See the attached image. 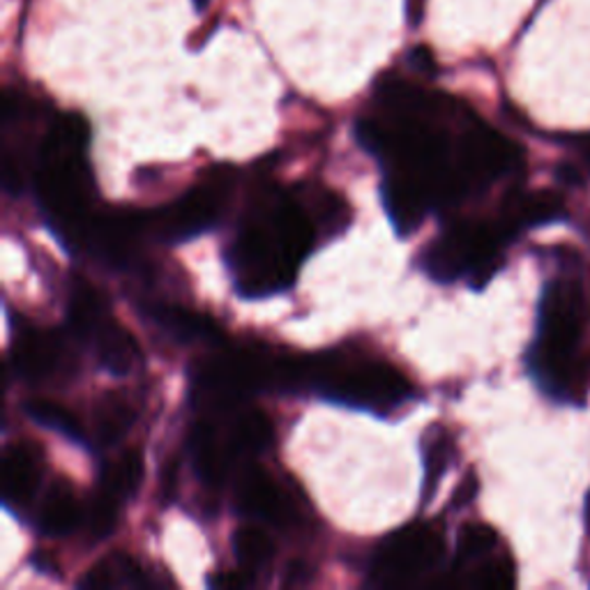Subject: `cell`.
I'll return each mask as SVG.
<instances>
[{"instance_id":"obj_27","label":"cell","mask_w":590,"mask_h":590,"mask_svg":"<svg viewBox=\"0 0 590 590\" xmlns=\"http://www.w3.org/2000/svg\"><path fill=\"white\" fill-rule=\"evenodd\" d=\"M475 492H478V482H475L473 475H468V478L463 480V484L455 492V505H466V503H471L473 496H475Z\"/></svg>"},{"instance_id":"obj_4","label":"cell","mask_w":590,"mask_h":590,"mask_svg":"<svg viewBox=\"0 0 590 590\" xmlns=\"http://www.w3.org/2000/svg\"><path fill=\"white\" fill-rule=\"evenodd\" d=\"M503 238V229L480 221H461L424 250L422 266L436 281L466 277L475 289H482L501 266Z\"/></svg>"},{"instance_id":"obj_32","label":"cell","mask_w":590,"mask_h":590,"mask_svg":"<svg viewBox=\"0 0 590 590\" xmlns=\"http://www.w3.org/2000/svg\"><path fill=\"white\" fill-rule=\"evenodd\" d=\"M586 517H588V523H590V496H588V505H586Z\"/></svg>"},{"instance_id":"obj_3","label":"cell","mask_w":590,"mask_h":590,"mask_svg":"<svg viewBox=\"0 0 590 590\" xmlns=\"http://www.w3.org/2000/svg\"><path fill=\"white\" fill-rule=\"evenodd\" d=\"M308 385L323 399L388 416L413 395V385L395 364L376 358L310 356Z\"/></svg>"},{"instance_id":"obj_5","label":"cell","mask_w":590,"mask_h":590,"mask_svg":"<svg viewBox=\"0 0 590 590\" xmlns=\"http://www.w3.org/2000/svg\"><path fill=\"white\" fill-rule=\"evenodd\" d=\"M445 554L438 523H411L385 540L374 556L372 577L376 586H411L434 573Z\"/></svg>"},{"instance_id":"obj_11","label":"cell","mask_w":590,"mask_h":590,"mask_svg":"<svg viewBox=\"0 0 590 590\" xmlns=\"http://www.w3.org/2000/svg\"><path fill=\"white\" fill-rule=\"evenodd\" d=\"M45 473L43 450L31 441H16L5 447L0 461V490L14 515H24L33 505Z\"/></svg>"},{"instance_id":"obj_21","label":"cell","mask_w":590,"mask_h":590,"mask_svg":"<svg viewBox=\"0 0 590 590\" xmlns=\"http://www.w3.org/2000/svg\"><path fill=\"white\" fill-rule=\"evenodd\" d=\"M233 554L248 575L266 569L275 558L273 538L258 526H242L233 533Z\"/></svg>"},{"instance_id":"obj_12","label":"cell","mask_w":590,"mask_h":590,"mask_svg":"<svg viewBox=\"0 0 590 590\" xmlns=\"http://www.w3.org/2000/svg\"><path fill=\"white\" fill-rule=\"evenodd\" d=\"M190 455L198 480L208 486H219L231 473L236 463V453L227 438V432H219L210 420L194 424L190 434Z\"/></svg>"},{"instance_id":"obj_31","label":"cell","mask_w":590,"mask_h":590,"mask_svg":"<svg viewBox=\"0 0 590 590\" xmlns=\"http://www.w3.org/2000/svg\"><path fill=\"white\" fill-rule=\"evenodd\" d=\"M192 3H194V8L201 12V10H206V8H208L210 0H192Z\"/></svg>"},{"instance_id":"obj_24","label":"cell","mask_w":590,"mask_h":590,"mask_svg":"<svg viewBox=\"0 0 590 590\" xmlns=\"http://www.w3.org/2000/svg\"><path fill=\"white\" fill-rule=\"evenodd\" d=\"M120 507H123V501L113 496L105 486L97 484V490L93 494V501L86 510V521H88V533L95 540H105L113 533V528L118 523Z\"/></svg>"},{"instance_id":"obj_20","label":"cell","mask_w":590,"mask_h":590,"mask_svg":"<svg viewBox=\"0 0 590 590\" xmlns=\"http://www.w3.org/2000/svg\"><path fill=\"white\" fill-rule=\"evenodd\" d=\"M24 411L39 426H47V430L65 436L74 443L88 441V434L84 432V424H81L79 418L63 404H58L53 399H31V401H26Z\"/></svg>"},{"instance_id":"obj_22","label":"cell","mask_w":590,"mask_h":590,"mask_svg":"<svg viewBox=\"0 0 590 590\" xmlns=\"http://www.w3.org/2000/svg\"><path fill=\"white\" fill-rule=\"evenodd\" d=\"M141 480H144V457H141L139 450H125L101 471L99 486H105V490L125 503L136 494Z\"/></svg>"},{"instance_id":"obj_17","label":"cell","mask_w":590,"mask_h":590,"mask_svg":"<svg viewBox=\"0 0 590 590\" xmlns=\"http://www.w3.org/2000/svg\"><path fill=\"white\" fill-rule=\"evenodd\" d=\"M150 575L144 565L136 563L130 554H111L88 569V575L79 581V588H146L150 586Z\"/></svg>"},{"instance_id":"obj_2","label":"cell","mask_w":590,"mask_h":590,"mask_svg":"<svg viewBox=\"0 0 590 590\" xmlns=\"http://www.w3.org/2000/svg\"><path fill=\"white\" fill-rule=\"evenodd\" d=\"M91 128L84 116L58 113L35 153L37 201L65 240L84 242L95 182L88 167Z\"/></svg>"},{"instance_id":"obj_14","label":"cell","mask_w":590,"mask_h":590,"mask_svg":"<svg viewBox=\"0 0 590 590\" xmlns=\"http://www.w3.org/2000/svg\"><path fill=\"white\" fill-rule=\"evenodd\" d=\"M91 349L97 356V362L111 372L113 376H128L132 374L141 362V349L132 333L111 316L95 337L88 341Z\"/></svg>"},{"instance_id":"obj_9","label":"cell","mask_w":590,"mask_h":590,"mask_svg":"<svg viewBox=\"0 0 590 590\" xmlns=\"http://www.w3.org/2000/svg\"><path fill=\"white\" fill-rule=\"evenodd\" d=\"M12 368L33 385L63 383L76 372V356L72 344L60 333L28 325L14 335Z\"/></svg>"},{"instance_id":"obj_1","label":"cell","mask_w":590,"mask_h":590,"mask_svg":"<svg viewBox=\"0 0 590 590\" xmlns=\"http://www.w3.org/2000/svg\"><path fill=\"white\" fill-rule=\"evenodd\" d=\"M316 240V221L287 192L261 194L227 252L238 293L248 298L289 289Z\"/></svg>"},{"instance_id":"obj_26","label":"cell","mask_w":590,"mask_h":590,"mask_svg":"<svg viewBox=\"0 0 590 590\" xmlns=\"http://www.w3.org/2000/svg\"><path fill=\"white\" fill-rule=\"evenodd\" d=\"M468 583L482 590H505L515 586V563L510 556H490L484 558L475 569Z\"/></svg>"},{"instance_id":"obj_7","label":"cell","mask_w":590,"mask_h":590,"mask_svg":"<svg viewBox=\"0 0 590 590\" xmlns=\"http://www.w3.org/2000/svg\"><path fill=\"white\" fill-rule=\"evenodd\" d=\"M227 194L229 182L224 180V176L196 182L169 208L144 215L146 229L148 233L165 240H190L215 227L224 210V203H227Z\"/></svg>"},{"instance_id":"obj_6","label":"cell","mask_w":590,"mask_h":590,"mask_svg":"<svg viewBox=\"0 0 590 590\" xmlns=\"http://www.w3.org/2000/svg\"><path fill=\"white\" fill-rule=\"evenodd\" d=\"M586 302L579 284L573 279L549 281L540 300L538 341L528 356L573 358L583 330Z\"/></svg>"},{"instance_id":"obj_23","label":"cell","mask_w":590,"mask_h":590,"mask_svg":"<svg viewBox=\"0 0 590 590\" xmlns=\"http://www.w3.org/2000/svg\"><path fill=\"white\" fill-rule=\"evenodd\" d=\"M498 544V535L486 523H466L457 538V567L480 563V558L492 556Z\"/></svg>"},{"instance_id":"obj_29","label":"cell","mask_w":590,"mask_h":590,"mask_svg":"<svg viewBox=\"0 0 590 590\" xmlns=\"http://www.w3.org/2000/svg\"><path fill=\"white\" fill-rule=\"evenodd\" d=\"M424 5L426 0H406V12H409L411 24H420V19L424 16Z\"/></svg>"},{"instance_id":"obj_16","label":"cell","mask_w":590,"mask_h":590,"mask_svg":"<svg viewBox=\"0 0 590 590\" xmlns=\"http://www.w3.org/2000/svg\"><path fill=\"white\" fill-rule=\"evenodd\" d=\"M136 413L128 397L107 393L95 401L93 409V438L97 445L109 447L123 441L134 426Z\"/></svg>"},{"instance_id":"obj_10","label":"cell","mask_w":590,"mask_h":590,"mask_svg":"<svg viewBox=\"0 0 590 590\" xmlns=\"http://www.w3.org/2000/svg\"><path fill=\"white\" fill-rule=\"evenodd\" d=\"M236 505L242 515L277 528L293 526L300 519L293 494L275 475L250 466L236 484Z\"/></svg>"},{"instance_id":"obj_18","label":"cell","mask_w":590,"mask_h":590,"mask_svg":"<svg viewBox=\"0 0 590 590\" xmlns=\"http://www.w3.org/2000/svg\"><path fill=\"white\" fill-rule=\"evenodd\" d=\"M273 422L270 418L256 411V409H245L240 411L227 430V438L233 447L236 457L245 459V457H256L263 450H268L273 443Z\"/></svg>"},{"instance_id":"obj_15","label":"cell","mask_w":590,"mask_h":590,"mask_svg":"<svg viewBox=\"0 0 590 590\" xmlns=\"http://www.w3.org/2000/svg\"><path fill=\"white\" fill-rule=\"evenodd\" d=\"M563 217H565V206H563V198L556 192L515 194L505 201L501 229L507 236L526 227H542V224H552Z\"/></svg>"},{"instance_id":"obj_25","label":"cell","mask_w":590,"mask_h":590,"mask_svg":"<svg viewBox=\"0 0 590 590\" xmlns=\"http://www.w3.org/2000/svg\"><path fill=\"white\" fill-rule=\"evenodd\" d=\"M422 453H424V486H426L422 494L424 498H430L436 490L438 478L445 473L447 463L453 459V441L443 432H438L436 438L434 434H430L422 445Z\"/></svg>"},{"instance_id":"obj_8","label":"cell","mask_w":590,"mask_h":590,"mask_svg":"<svg viewBox=\"0 0 590 590\" xmlns=\"http://www.w3.org/2000/svg\"><path fill=\"white\" fill-rule=\"evenodd\" d=\"M519 159L521 150L510 139H505L501 132L484 125L473 116L466 120L459 136V165L471 192L475 188L492 185L494 180L517 169Z\"/></svg>"},{"instance_id":"obj_19","label":"cell","mask_w":590,"mask_h":590,"mask_svg":"<svg viewBox=\"0 0 590 590\" xmlns=\"http://www.w3.org/2000/svg\"><path fill=\"white\" fill-rule=\"evenodd\" d=\"M148 314L161 330L180 341H217L221 337L219 328L210 318L198 316L190 310L159 304V308H150Z\"/></svg>"},{"instance_id":"obj_13","label":"cell","mask_w":590,"mask_h":590,"mask_svg":"<svg viewBox=\"0 0 590 590\" xmlns=\"http://www.w3.org/2000/svg\"><path fill=\"white\" fill-rule=\"evenodd\" d=\"M86 521V507L68 480H56L37 507V528L47 538H65Z\"/></svg>"},{"instance_id":"obj_28","label":"cell","mask_w":590,"mask_h":590,"mask_svg":"<svg viewBox=\"0 0 590 590\" xmlns=\"http://www.w3.org/2000/svg\"><path fill=\"white\" fill-rule=\"evenodd\" d=\"M242 575H248L245 569H240V573H236V575H224V577H219V579H215V581H210V583H213V586H221V588H240V586H248L250 581H248L245 577H242Z\"/></svg>"},{"instance_id":"obj_30","label":"cell","mask_w":590,"mask_h":590,"mask_svg":"<svg viewBox=\"0 0 590 590\" xmlns=\"http://www.w3.org/2000/svg\"><path fill=\"white\" fill-rule=\"evenodd\" d=\"M583 155H586L588 165H590V134H588V136H583Z\"/></svg>"}]
</instances>
